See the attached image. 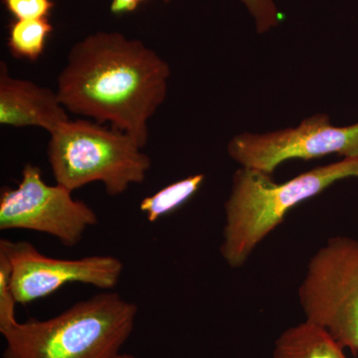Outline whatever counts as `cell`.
Instances as JSON below:
<instances>
[{
  "instance_id": "obj_1",
  "label": "cell",
  "mask_w": 358,
  "mask_h": 358,
  "mask_svg": "<svg viewBox=\"0 0 358 358\" xmlns=\"http://www.w3.org/2000/svg\"><path fill=\"white\" fill-rule=\"evenodd\" d=\"M169 76V65L141 40L98 31L70 49L56 92L68 112L110 122L143 148Z\"/></svg>"
},
{
  "instance_id": "obj_2",
  "label": "cell",
  "mask_w": 358,
  "mask_h": 358,
  "mask_svg": "<svg viewBox=\"0 0 358 358\" xmlns=\"http://www.w3.org/2000/svg\"><path fill=\"white\" fill-rule=\"evenodd\" d=\"M345 178H358V159L315 167L282 183L274 182L272 176L258 169L240 167L224 205L220 253L225 263L231 268L242 267L289 211Z\"/></svg>"
},
{
  "instance_id": "obj_3",
  "label": "cell",
  "mask_w": 358,
  "mask_h": 358,
  "mask_svg": "<svg viewBox=\"0 0 358 358\" xmlns=\"http://www.w3.org/2000/svg\"><path fill=\"white\" fill-rule=\"evenodd\" d=\"M138 307L105 292L45 320L16 322L0 331L2 358H114L133 333Z\"/></svg>"
},
{
  "instance_id": "obj_4",
  "label": "cell",
  "mask_w": 358,
  "mask_h": 358,
  "mask_svg": "<svg viewBox=\"0 0 358 358\" xmlns=\"http://www.w3.org/2000/svg\"><path fill=\"white\" fill-rule=\"evenodd\" d=\"M87 120L68 121L50 134L49 164L57 185L73 192L100 181L110 196L141 185L152 166L133 136Z\"/></svg>"
},
{
  "instance_id": "obj_5",
  "label": "cell",
  "mask_w": 358,
  "mask_h": 358,
  "mask_svg": "<svg viewBox=\"0 0 358 358\" xmlns=\"http://www.w3.org/2000/svg\"><path fill=\"white\" fill-rule=\"evenodd\" d=\"M306 320L358 355V240L331 237L308 264L298 292Z\"/></svg>"
},
{
  "instance_id": "obj_6",
  "label": "cell",
  "mask_w": 358,
  "mask_h": 358,
  "mask_svg": "<svg viewBox=\"0 0 358 358\" xmlns=\"http://www.w3.org/2000/svg\"><path fill=\"white\" fill-rule=\"evenodd\" d=\"M99 222L88 204L73 199L63 186L48 185L41 169L26 164L16 188L6 187L0 195V230H29L55 237L68 248L83 239L88 228Z\"/></svg>"
},
{
  "instance_id": "obj_7",
  "label": "cell",
  "mask_w": 358,
  "mask_h": 358,
  "mask_svg": "<svg viewBox=\"0 0 358 358\" xmlns=\"http://www.w3.org/2000/svg\"><path fill=\"white\" fill-rule=\"evenodd\" d=\"M228 154L240 166L270 176L289 159L310 160L333 154L358 159V122L336 127L327 115H315L296 128L237 134L228 143Z\"/></svg>"
},
{
  "instance_id": "obj_8",
  "label": "cell",
  "mask_w": 358,
  "mask_h": 358,
  "mask_svg": "<svg viewBox=\"0 0 358 358\" xmlns=\"http://www.w3.org/2000/svg\"><path fill=\"white\" fill-rule=\"evenodd\" d=\"M0 252L10 262L11 289L20 305L46 298L70 282L103 289L115 288L124 270V264L117 257L95 255L73 260L50 258L26 241L1 239Z\"/></svg>"
},
{
  "instance_id": "obj_9",
  "label": "cell",
  "mask_w": 358,
  "mask_h": 358,
  "mask_svg": "<svg viewBox=\"0 0 358 358\" xmlns=\"http://www.w3.org/2000/svg\"><path fill=\"white\" fill-rule=\"evenodd\" d=\"M57 92L28 80L11 77L0 63V124L13 128L43 129L53 133L69 121Z\"/></svg>"
},
{
  "instance_id": "obj_10",
  "label": "cell",
  "mask_w": 358,
  "mask_h": 358,
  "mask_svg": "<svg viewBox=\"0 0 358 358\" xmlns=\"http://www.w3.org/2000/svg\"><path fill=\"white\" fill-rule=\"evenodd\" d=\"M272 358H348L345 350L322 327L307 320L275 339Z\"/></svg>"
},
{
  "instance_id": "obj_11",
  "label": "cell",
  "mask_w": 358,
  "mask_h": 358,
  "mask_svg": "<svg viewBox=\"0 0 358 358\" xmlns=\"http://www.w3.org/2000/svg\"><path fill=\"white\" fill-rule=\"evenodd\" d=\"M53 25L48 18L11 21L7 46L13 57L36 61L41 57Z\"/></svg>"
},
{
  "instance_id": "obj_12",
  "label": "cell",
  "mask_w": 358,
  "mask_h": 358,
  "mask_svg": "<svg viewBox=\"0 0 358 358\" xmlns=\"http://www.w3.org/2000/svg\"><path fill=\"white\" fill-rule=\"evenodd\" d=\"M204 174H194L166 186L141 200L140 209L150 223L171 213L192 199L203 185Z\"/></svg>"
},
{
  "instance_id": "obj_13",
  "label": "cell",
  "mask_w": 358,
  "mask_h": 358,
  "mask_svg": "<svg viewBox=\"0 0 358 358\" xmlns=\"http://www.w3.org/2000/svg\"><path fill=\"white\" fill-rule=\"evenodd\" d=\"M11 266L6 254L0 252V331H6L17 322L15 306L17 303L10 284Z\"/></svg>"
},
{
  "instance_id": "obj_14",
  "label": "cell",
  "mask_w": 358,
  "mask_h": 358,
  "mask_svg": "<svg viewBox=\"0 0 358 358\" xmlns=\"http://www.w3.org/2000/svg\"><path fill=\"white\" fill-rule=\"evenodd\" d=\"M2 3L16 20L48 18L55 6L53 0H2Z\"/></svg>"
},
{
  "instance_id": "obj_15",
  "label": "cell",
  "mask_w": 358,
  "mask_h": 358,
  "mask_svg": "<svg viewBox=\"0 0 358 358\" xmlns=\"http://www.w3.org/2000/svg\"><path fill=\"white\" fill-rule=\"evenodd\" d=\"M169 2L171 0H164ZM247 7L255 20L257 31H270L281 21V14L278 10L274 0H240Z\"/></svg>"
},
{
  "instance_id": "obj_16",
  "label": "cell",
  "mask_w": 358,
  "mask_h": 358,
  "mask_svg": "<svg viewBox=\"0 0 358 358\" xmlns=\"http://www.w3.org/2000/svg\"><path fill=\"white\" fill-rule=\"evenodd\" d=\"M145 0H110V9L115 15L133 13Z\"/></svg>"
},
{
  "instance_id": "obj_17",
  "label": "cell",
  "mask_w": 358,
  "mask_h": 358,
  "mask_svg": "<svg viewBox=\"0 0 358 358\" xmlns=\"http://www.w3.org/2000/svg\"><path fill=\"white\" fill-rule=\"evenodd\" d=\"M114 358H138V357H134V355H122V353H119V355H115V357Z\"/></svg>"
}]
</instances>
